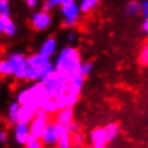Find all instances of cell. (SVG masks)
<instances>
[{"label": "cell", "instance_id": "cell-1", "mask_svg": "<svg viewBox=\"0 0 148 148\" xmlns=\"http://www.w3.org/2000/svg\"><path fill=\"white\" fill-rule=\"evenodd\" d=\"M82 64V55H80L79 50L73 45H66L59 50L57 59L54 62L57 72L66 77L68 80L80 73L79 70Z\"/></svg>", "mask_w": 148, "mask_h": 148}, {"label": "cell", "instance_id": "cell-2", "mask_svg": "<svg viewBox=\"0 0 148 148\" xmlns=\"http://www.w3.org/2000/svg\"><path fill=\"white\" fill-rule=\"evenodd\" d=\"M60 14H62V25L65 29H73L77 27V24L80 20V12L79 4H70V5H62L60 6Z\"/></svg>", "mask_w": 148, "mask_h": 148}, {"label": "cell", "instance_id": "cell-3", "mask_svg": "<svg viewBox=\"0 0 148 148\" xmlns=\"http://www.w3.org/2000/svg\"><path fill=\"white\" fill-rule=\"evenodd\" d=\"M65 132H69L68 128L63 127V125L58 124L57 122H50L49 125H48L45 133H44L43 138H42V142L44 144V147H48V148H54L58 146V142H59V138L63 133Z\"/></svg>", "mask_w": 148, "mask_h": 148}, {"label": "cell", "instance_id": "cell-4", "mask_svg": "<svg viewBox=\"0 0 148 148\" xmlns=\"http://www.w3.org/2000/svg\"><path fill=\"white\" fill-rule=\"evenodd\" d=\"M6 58L12 62V64L14 66V74H13L14 78L16 80L25 79V73H27V69L29 66L28 55H25L21 51H13Z\"/></svg>", "mask_w": 148, "mask_h": 148}, {"label": "cell", "instance_id": "cell-5", "mask_svg": "<svg viewBox=\"0 0 148 148\" xmlns=\"http://www.w3.org/2000/svg\"><path fill=\"white\" fill-rule=\"evenodd\" d=\"M51 23H53L51 14L43 9L34 10L29 18V24L35 32H45L47 29L50 28Z\"/></svg>", "mask_w": 148, "mask_h": 148}, {"label": "cell", "instance_id": "cell-6", "mask_svg": "<svg viewBox=\"0 0 148 148\" xmlns=\"http://www.w3.org/2000/svg\"><path fill=\"white\" fill-rule=\"evenodd\" d=\"M49 123H50V114H48V113L44 112V110L39 109L38 112H36L35 118L29 123L32 136H34L35 138L42 139Z\"/></svg>", "mask_w": 148, "mask_h": 148}, {"label": "cell", "instance_id": "cell-7", "mask_svg": "<svg viewBox=\"0 0 148 148\" xmlns=\"http://www.w3.org/2000/svg\"><path fill=\"white\" fill-rule=\"evenodd\" d=\"M29 88H30V92L33 94V103L30 104V107L38 112V110L42 108L43 103L45 102L47 99L50 98L49 90H48V87L44 83L40 82V80L39 82H34Z\"/></svg>", "mask_w": 148, "mask_h": 148}, {"label": "cell", "instance_id": "cell-8", "mask_svg": "<svg viewBox=\"0 0 148 148\" xmlns=\"http://www.w3.org/2000/svg\"><path fill=\"white\" fill-rule=\"evenodd\" d=\"M68 86H69V80L66 77H64L60 73H57V75L54 77V79L48 84V90H49V95L50 98H58L62 95L66 94L68 90Z\"/></svg>", "mask_w": 148, "mask_h": 148}, {"label": "cell", "instance_id": "cell-9", "mask_svg": "<svg viewBox=\"0 0 148 148\" xmlns=\"http://www.w3.org/2000/svg\"><path fill=\"white\" fill-rule=\"evenodd\" d=\"M13 136H14V140L20 144V146H25L29 139V137L32 136L30 133V125L28 123H21V122H18V123L14 125L13 129Z\"/></svg>", "mask_w": 148, "mask_h": 148}, {"label": "cell", "instance_id": "cell-10", "mask_svg": "<svg viewBox=\"0 0 148 148\" xmlns=\"http://www.w3.org/2000/svg\"><path fill=\"white\" fill-rule=\"evenodd\" d=\"M89 140L94 148H106L108 138H107L104 127H95L92 129L89 133Z\"/></svg>", "mask_w": 148, "mask_h": 148}, {"label": "cell", "instance_id": "cell-11", "mask_svg": "<svg viewBox=\"0 0 148 148\" xmlns=\"http://www.w3.org/2000/svg\"><path fill=\"white\" fill-rule=\"evenodd\" d=\"M54 122H57L58 124L63 125V127L68 128V131L70 129V127L73 125L74 123V112H73V108H68L65 109H60L58 110L57 114L54 116Z\"/></svg>", "mask_w": 148, "mask_h": 148}, {"label": "cell", "instance_id": "cell-12", "mask_svg": "<svg viewBox=\"0 0 148 148\" xmlns=\"http://www.w3.org/2000/svg\"><path fill=\"white\" fill-rule=\"evenodd\" d=\"M50 63V58L47 55H43L42 53H32L28 55V64L33 68H38L43 72V69Z\"/></svg>", "mask_w": 148, "mask_h": 148}, {"label": "cell", "instance_id": "cell-13", "mask_svg": "<svg viewBox=\"0 0 148 148\" xmlns=\"http://www.w3.org/2000/svg\"><path fill=\"white\" fill-rule=\"evenodd\" d=\"M57 50H58V40L54 36H48L39 48V53H42L43 55H47L49 58L53 57L57 53Z\"/></svg>", "mask_w": 148, "mask_h": 148}, {"label": "cell", "instance_id": "cell-14", "mask_svg": "<svg viewBox=\"0 0 148 148\" xmlns=\"http://www.w3.org/2000/svg\"><path fill=\"white\" fill-rule=\"evenodd\" d=\"M0 33L3 35L8 36V38H13L16 34V24L9 18L0 16Z\"/></svg>", "mask_w": 148, "mask_h": 148}, {"label": "cell", "instance_id": "cell-15", "mask_svg": "<svg viewBox=\"0 0 148 148\" xmlns=\"http://www.w3.org/2000/svg\"><path fill=\"white\" fill-rule=\"evenodd\" d=\"M20 106L21 104L18 101H14L8 106V109H6V113H5L6 122H8V124L13 125V127L19 122V108H20Z\"/></svg>", "mask_w": 148, "mask_h": 148}, {"label": "cell", "instance_id": "cell-16", "mask_svg": "<svg viewBox=\"0 0 148 148\" xmlns=\"http://www.w3.org/2000/svg\"><path fill=\"white\" fill-rule=\"evenodd\" d=\"M36 116V110L30 106H20L19 108V122L21 123H30Z\"/></svg>", "mask_w": 148, "mask_h": 148}, {"label": "cell", "instance_id": "cell-17", "mask_svg": "<svg viewBox=\"0 0 148 148\" xmlns=\"http://www.w3.org/2000/svg\"><path fill=\"white\" fill-rule=\"evenodd\" d=\"M142 13V3L138 0H129L125 4V14L129 16H137Z\"/></svg>", "mask_w": 148, "mask_h": 148}, {"label": "cell", "instance_id": "cell-18", "mask_svg": "<svg viewBox=\"0 0 148 148\" xmlns=\"http://www.w3.org/2000/svg\"><path fill=\"white\" fill-rule=\"evenodd\" d=\"M106 133H107V138H108V142H112V140L117 139L118 136L121 133V128L119 124L116 123V122H110L107 125H104Z\"/></svg>", "mask_w": 148, "mask_h": 148}, {"label": "cell", "instance_id": "cell-19", "mask_svg": "<svg viewBox=\"0 0 148 148\" xmlns=\"http://www.w3.org/2000/svg\"><path fill=\"white\" fill-rule=\"evenodd\" d=\"M16 101L20 103L21 106H30L33 103V94L30 92V88H24L18 92L16 94Z\"/></svg>", "mask_w": 148, "mask_h": 148}, {"label": "cell", "instance_id": "cell-20", "mask_svg": "<svg viewBox=\"0 0 148 148\" xmlns=\"http://www.w3.org/2000/svg\"><path fill=\"white\" fill-rule=\"evenodd\" d=\"M40 109L44 110V112L48 113V114H50V116H55V114H57V112L59 110L58 104H57V102H55L54 98L47 99V101L42 104V108H40Z\"/></svg>", "mask_w": 148, "mask_h": 148}, {"label": "cell", "instance_id": "cell-21", "mask_svg": "<svg viewBox=\"0 0 148 148\" xmlns=\"http://www.w3.org/2000/svg\"><path fill=\"white\" fill-rule=\"evenodd\" d=\"M0 74H1L3 77H13L14 66L8 58L0 60Z\"/></svg>", "mask_w": 148, "mask_h": 148}, {"label": "cell", "instance_id": "cell-22", "mask_svg": "<svg viewBox=\"0 0 148 148\" xmlns=\"http://www.w3.org/2000/svg\"><path fill=\"white\" fill-rule=\"evenodd\" d=\"M78 4L82 14H88L97 8V5L99 4V0H80Z\"/></svg>", "mask_w": 148, "mask_h": 148}, {"label": "cell", "instance_id": "cell-23", "mask_svg": "<svg viewBox=\"0 0 148 148\" xmlns=\"http://www.w3.org/2000/svg\"><path fill=\"white\" fill-rule=\"evenodd\" d=\"M43 72L38 68H33V66H28L27 73H25V80H29V82H39L42 79Z\"/></svg>", "mask_w": 148, "mask_h": 148}, {"label": "cell", "instance_id": "cell-24", "mask_svg": "<svg viewBox=\"0 0 148 148\" xmlns=\"http://www.w3.org/2000/svg\"><path fill=\"white\" fill-rule=\"evenodd\" d=\"M73 148H84L86 147V134L82 131H77L72 133Z\"/></svg>", "mask_w": 148, "mask_h": 148}, {"label": "cell", "instance_id": "cell-25", "mask_svg": "<svg viewBox=\"0 0 148 148\" xmlns=\"http://www.w3.org/2000/svg\"><path fill=\"white\" fill-rule=\"evenodd\" d=\"M138 63L142 66H148V39L143 43L138 54Z\"/></svg>", "mask_w": 148, "mask_h": 148}, {"label": "cell", "instance_id": "cell-26", "mask_svg": "<svg viewBox=\"0 0 148 148\" xmlns=\"http://www.w3.org/2000/svg\"><path fill=\"white\" fill-rule=\"evenodd\" d=\"M59 148H73V140H72V133L70 132H65L63 133L59 138L58 146Z\"/></svg>", "mask_w": 148, "mask_h": 148}, {"label": "cell", "instance_id": "cell-27", "mask_svg": "<svg viewBox=\"0 0 148 148\" xmlns=\"http://www.w3.org/2000/svg\"><path fill=\"white\" fill-rule=\"evenodd\" d=\"M93 69H94V64H93V62H90V60H87V62H83V64L82 66H80V74L84 77V78H87L89 74L93 72Z\"/></svg>", "mask_w": 148, "mask_h": 148}, {"label": "cell", "instance_id": "cell-28", "mask_svg": "<svg viewBox=\"0 0 148 148\" xmlns=\"http://www.w3.org/2000/svg\"><path fill=\"white\" fill-rule=\"evenodd\" d=\"M44 144L42 142V139L35 138L34 136H30L28 139L27 144H25V148H43Z\"/></svg>", "mask_w": 148, "mask_h": 148}, {"label": "cell", "instance_id": "cell-29", "mask_svg": "<svg viewBox=\"0 0 148 148\" xmlns=\"http://www.w3.org/2000/svg\"><path fill=\"white\" fill-rule=\"evenodd\" d=\"M0 16H10V5L9 0H0Z\"/></svg>", "mask_w": 148, "mask_h": 148}, {"label": "cell", "instance_id": "cell-30", "mask_svg": "<svg viewBox=\"0 0 148 148\" xmlns=\"http://www.w3.org/2000/svg\"><path fill=\"white\" fill-rule=\"evenodd\" d=\"M55 102H57V104H58L59 110H60V109H65V108H68V107H69L68 106V99H66L65 94L62 95V97L55 98Z\"/></svg>", "mask_w": 148, "mask_h": 148}, {"label": "cell", "instance_id": "cell-31", "mask_svg": "<svg viewBox=\"0 0 148 148\" xmlns=\"http://www.w3.org/2000/svg\"><path fill=\"white\" fill-rule=\"evenodd\" d=\"M77 38H78V33H77L75 30H73V29H70V30L66 33V40H68V43H74L77 40Z\"/></svg>", "mask_w": 148, "mask_h": 148}, {"label": "cell", "instance_id": "cell-32", "mask_svg": "<svg viewBox=\"0 0 148 148\" xmlns=\"http://www.w3.org/2000/svg\"><path fill=\"white\" fill-rule=\"evenodd\" d=\"M24 3L29 9H36L40 4V0H24Z\"/></svg>", "mask_w": 148, "mask_h": 148}, {"label": "cell", "instance_id": "cell-33", "mask_svg": "<svg viewBox=\"0 0 148 148\" xmlns=\"http://www.w3.org/2000/svg\"><path fill=\"white\" fill-rule=\"evenodd\" d=\"M142 14L144 19H148V0H143L142 1Z\"/></svg>", "mask_w": 148, "mask_h": 148}, {"label": "cell", "instance_id": "cell-34", "mask_svg": "<svg viewBox=\"0 0 148 148\" xmlns=\"http://www.w3.org/2000/svg\"><path fill=\"white\" fill-rule=\"evenodd\" d=\"M6 142H8V134H6V131L5 129H1V131H0V143L4 146Z\"/></svg>", "mask_w": 148, "mask_h": 148}, {"label": "cell", "instance_id": "cell-35", "mask_svg": "<svg viewBox=\"0 0 148 148\" xmlns=\"http://www.w3.org/2000/svg\"><path fill=\"white\" fill-rule=\"evenodd\" d=\"M42 9L43 10H45V12H51V10L54 9V6L51 5V4H49V3L48 1H45V0H44V3H43V5H42Z\"/></svg>", "mask_w": 148, "mask_h": 148}, {"label": "cell", "instance_id": "cell-36", "mask_svg": "<svg viewBox=\"0 0 148 148\" xmlns=\"http://www.w3.org/2000/svg\"><path fill=\"white\" fill-rule=\"evenodd\" d=\"M140 30L143 32V34L148 35V19H144L142 25H140Z\"/></svg>", "mask_w": 148, "mask_h": 148}, {"label": "cell", "instance_id": "cell-37", "mask_svg": "<svg viewBox=\"0 0 148 148\" xmlns=\"http://www.w3.org/2000/svg\"><path fill=\"white\" fill-rule=\"evenodd\" d=\"M45 1H48L49 4H51L55 8V6H60V3L62 0H45Z\"/></svg>", "mask_w": 148, "mask_h": 148}, {"label": "cell", "instance_id": "cell-38", "mask_svg": "<svg viewBox=\"0 0 148 148\" xmlns=\"http://www.w3.org/2000/svg\"><path fill=\"white\" fill-rule=\"evenodd\" d=\"M77 0H62L60 3V6L62 5H70V4H75Z\"/></svg>", "mask_w": 148, "mask_h": 148}, {"label": "cell", "instance_id": "cell-39", "mask_svg": "<svg viewBox=\"0 0 148 148\" xmlns=\"http://www.w3.org/2000/svg\"><path fill=\"white\" fill-rule=\"evenodd\" d=\"M84 148H94L93 146H92V144H89V146H86V147H84Z\"/></svg>", "mask_w": 148, "mask_h": 148}, {"label": "cell", "instance_id": "cell-40", "mask_svg": "<svg viewBox=\"0 0 148 148\" xmlns=\"http://www.w3.org/2000/svg\"><path fill=\"white\" fill-rule=\"evenodd\" d=\"M54 148H59V147H54Z\"/></svg>", "mask_w": 148, "mask_h": 148}, {"label": "cell", "instance_id": "cell-41", "mask_svg": "<svg viewBox=\"0 0 148 148\" xmlns=\"http://www.w3.org/2000/svg\"><path fill=\"white\" fill-rule=\"evenodd\" d=\"M9 1H10V0H9Z\"/></svg>", "mask_w": 148, "mask_h": 148}]
</instances>
